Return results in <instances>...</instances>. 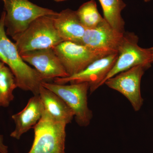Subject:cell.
<instances>
[{
  "label": "cell",
  "mask_w": 153,
  "mask_h": 153,
  "mask_svg": "<svg viewBox=\"0 0 153 153\" xmlns=\"http://www.w3.org/2000/svg\"><path fill=\"white\" fill-rule=\"evenodd\" d=\"M39 95L45 110L51 116L67 125L71 123L74 117V113L60 97L42 85Z\"/></svg>",
  "instance_id": "14"
},
{
  "label": "cell",
  "mask_w": 153,
  "mask_h": 153,
  "mask_svg": "<svg viewBox=\"0 0 153 153\" xmlns=\"http://www.w3.org/2000/svg\"><path fill=\"white\" fill-rule=\"evenodd\" d=\"M54 1L57 2H60L64 1H66L67 0H54Z\"/></svg>",
  "instance_id": "20"
},
{
  "label": "cell",
  "mask_w": 153,
  "mask_h": 153,
  "mask_svg": "<svg viewBox=\"0 0 153 153\" xmlns=\"http://www.w3.org/2000/svg\"><path fill=\"white\" fill-rule=\"evenodd\" d=\"M54 26L63 41L81 44L86 29L79 21L76 11L63 10L53 16Z\"/></svg>",
  "instance_id": "13"
},
{
  "label": "cell",
  "mask_w": 153,
  "mask_h": 153,
  "mask_svg": "<svg viewBox=\"0 0 153 153\" xmlns=\"http://www.w3.org/2000/svg\"><path fill=\"white\" fill-rule=\"evenodd\" d=\"M5 10L4 19L6 34L12 38L25 31L39 17L53 16L57 12L42 7L29 0H2Z\"/></svg>",
  "instance_id": "4"
},
{
  "label": "cell",
  "mask_w": 153,
  "mask_h": 153,
  "mask_svg": "<svg viewBox=\"0 0 153 153\" xmlns=\"http://www.w3.org/2000/svg\"><path fill=\"white\" fill-rule=\"evenodd\" d=\"M53 16L38 18L25 31L12 38L20 54L33 50L53 48L63 41L54 26Z\"/></svg>",
  "instance_id": "2"
},
{
  "label": "cell",
  "mask_w": 153,
  "mask_h": 153,
  "mask_svg": "<svg viewBox=\"0 0 153 153\" xmlns=\"http://www.w3.org/2000/svg\"><path fill=\"white\" fill-rule=\"evenodd\" d=\"M5 12L0 18V60L7 65L16 78L18 87L39 95L41 82L44 81L35 68H31L22 59L15 43L6 34L4 26Z\"/></svg>",
  "instance_id": "1"
},
{
  "label": "cell",
  "mask_w": 153,
  "mask_h": 153,
  "mask_svg": "<svg viewBox=\"0 0 153 153\" xmlns=\"http://www.w3.org/2000/svg\"><path fill=\"white\" fill-rule=\"evenodd\" d=\"M66 125L44 110L41 119L33 128L34 141L28 153H65Z\"/></svg>",
  "instance_id": "3"
},
{
  "label": "cell",
  "mask_w": 153,
  "mask_h": 153,
  "mask_svg": "<svg viewBox=\"0 0 153 153\" xmlns=\"http://www.w3.org/2000/svg\"><path fill=\"white\" fill-rule=\"evenodd\" d=\"M20 55L25 62L35 67L44 81L68 76L52 48L28 51Z\"/></svg>",
  "instance_id": "10"
},
{
  "label": "cell",
  "mask_w": 153,
  "mask_h": 153,
  "mask_svg": "<svg viewBox=\"0 0 153 153\" xmlns=\"http://www.w3.org/2000/svg\"><path fill=\"white\" fill-rule=\"evenodd\" d=\"M44 105L39 95L30 98L27 104L22 111L12 115L15 122V129L10 137L19 140L22 135L33 128L41 119L44 111Z\"/></svg>",
  "instance_id": "12"
},
{
  "label": "cell",
  "mask_w": 153,
  "mask_h": 153,
  "mask_svg": "<svg viewBox=\"0 0 153 153\" xmlns=\"http://www.w3.org/2000/svg\"><path fill=\"white\" fill-rule=\"evenodd\" d=\"M124 33L114 30L105 19L95 27L85 30L81 44L98 51L118 53Z\"/></svg>",
  "instance_id": "11"
},
{
  "label": "cell",
  "mask_w": 153,
  "mask_h": 153,
  "mask_svg": "<svg viewBox=\"0 0 153 153\" xmlns=\"http://www.w3.org/2000/svg\"><path fill=\"white\" fill-rule=\"evenodd\" d=\"M8 147L4 144V138L0 134V153H8Z\"/></svg>",
  "instance_id": "18"
},
{
  "label": "cell",
  "mask_w": 153,
  "mask_h": 153,
  "mask_svg": "<svg viewBox=\"0 0 153 153\" xmlns=\"http://www.w3.org/2000/svg\"><path fill=\"white\" fill-rule=\"evenodd\" d=\"M5 64L3 62L1 61L0 60V71H1V69H2V68H3V66H4Z\"/></svg>",
  "instance_id": "19"
},
{
  "label": "cell",
  "mask_w": 153,
  "mask_h": 153,
  "mask_svg": "<svg viewBox=\"0 0 153 153\" xmlns=\"http://www.w3.org/2000/svg\"><path fill=\"white\" fill-rule=\"evenodd\" d=\"M151 66L139 65L132 67L107 79L104 84L124 96L135 111H139L143 103L141 94V80L145 71Z\"/></svg>",
  "instance_id": "8"
},
{
  "label": "cell",
  "mask_w": 153,
  "mask_h": 153,
  "mask_svg": "<svg viewBox=\"0 0 153 153\" xmlns=\"http://www.w3.org/2000/svg\"><path fill=\"white\" fill-rule=\"evenodd\" d=\"M76 13L79 21L86 29L95 27L104 19L99 13L94 0L82 4Z\"/></svg>",
  "instance_id": "17"
},
{
  "label": "cell",
  "mask_w": 153,
  "mask_h": 153,
  "mask_svg": "<svg viewBox=\"0 0 153 153\" xmlns=\"http://www.w3.org/2000/svg\"><path fill=\"white\" fill-rule=\"evenodd\" d=\"M41 85L57 94L73 111L76 123L81 127L89 125L93 117L92 111L88 105V82L69 85L58 84L43 81Z\"/></svg>",
  "instance_id": "5"
},
{
  "label": "cell",
  "mask_w": 153,
  "mask_h": 153,
  "mask_svg": "<svg viewBox=\"0 0 153 153\" xmlns=\"http://www.w3.org/2000/svg\"><path fill=\"white\" fill-rule=\"evenodd\" d=\"M151 1V0H143L144 1H145V2H149Z\"/></svg>",
  "instance_id": "22"
},
{
  "label": "cell",
  "mask_w": 153,
  "mask_h": 153,
  "mask_svg": "<svg viewBox=\"0 0 153 153\" xmlns=\"http://www.w3.org/2000/svg\"><path fill=\"white\" fill-rule=\"evenodd\" d=\"M52 49L68 76L79 73L96 60L111 54L70 41H63Z\"/></svg>",
  "instance_id": "6"
},
{
  "label": "cell",
  "mask_w": 153,
  "mask_h": 153,
  "mask_svg": "<svg viewBox=\"0 0 153 153\" xmlns=\"http://www.w3.org/2000/svg\"><path fill=\"white\" fill-rule=\"evenodd\" d=\"M149 49L151 50V52H152V60L153 62V47H151V48H150Z\"/></svg>",
  "instance_id": "21"
},
{
  "label": "cell",
  "mask_w": 153,
  "mask_h": 153,
  "mask_svg": "<svg viewBox=\"0 0 153 153\" xmlns=\"http://www.w3.org/2000/svg\"><path fill=\"white\" fill-rule=\"evenodd\" d=\"M17 87L14 74L5 65L0 71V107L9 106L14 99L13 92Z\"/></svg>",
  "instance_id": "16"
},
{
  "label": "cell",
  "mask_w": 153,
  "mask_h": 153,
  "mask_svg": "<svg viewBox=\"0 0 153 153\" xmlns=\"http://www.w3.org/2000/svg\"><path fill=\"white\" fill-rule=\"evenodd\" d=\"M139 38L134 33H125L118 49L117 59L109 71L105 81L132 67L139 65H151L152 56L150 49L142 48L139 46Z\"/></svg>",
  "instance_id": "7"
},
{
  "label": "cell",
  "mask_w": 153,
  "mask_h": 153,
  "mask_svg": "<svg viewBox=\"0 0 153 153\" xmlns=\"http://www.w3.org/2000/svg\"><path fill=\"white\" fill-rule=\"evenodd\" d=\"M118 54L113 53L96 60L84 70L71 76L54 79V83L66 84L88 82L91 93L104 84L105 79L117 60Z\"/></svg>",
  "instance_id": "9"
},
{
  "label": "cell",
  "mask_w": 153,
  "mask_h": 153,
  "mask_svg": "<svg viewBox=\"0 0 153 153\" xmlns=\"http://www.w3.org/2000/svg\"><path fill=\"white\" fill-rule=\"evenodd\" d=\"M103 10L104 19L114 30L124 33L125 23L121 12L126 5L123 0H99Z\"/></svg>",
  "instance_id": "15"
}]
</instances>
